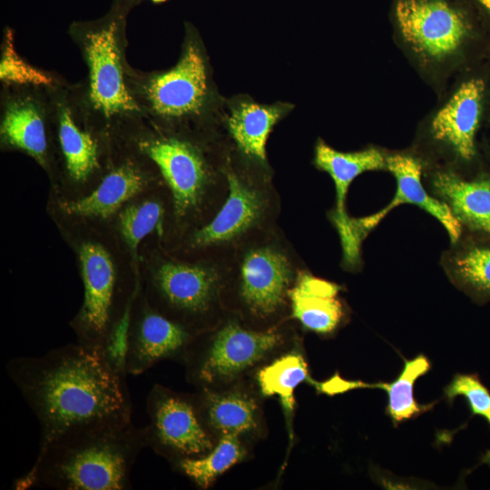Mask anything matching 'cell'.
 <instances>
[{
	"label": "cell",
	"instance_id": "obj_23",
	"mask_svg": "<svg viewBox=\"0 0 490 490\" xmlns=\"http://www.w3.org/2000/svg\"><path fill=\"white\" fill-rule=\"evenodd\" d=\"M253 381L264 398H279L289 437L284 466L295 443L294 418L297 402L295 391L302 383L311 386L314 378L310 375L303 342L277 356L260 367L253 375Z\"/></svg>",
	"mask_w": 490,
	"mask_h": 490
},
{
	"label": "cell",
	"instance_id": "obj_9",
	"mask_svg": "<svg viewBox=\"0 0 490 490\" xmlns=\"http://www.w3.org/2000/svg\"><path fill=\"white\" fill-rule=\"evenodd\" d=\"M298 327L289 319L258 329L226 312L189 346L181 362L186 379L196 388H213L252 378L264 364L303 342Z\"/></svg>",
	"mask_w": 490,
	"mask_h": 490
},
{
	"label": "cell",
	"instance_id": "obj_18",
	"mask_svg": "<svg viewBox=\"0 0 490 490\" xmlns=\"http://www.w3.org/2000/svg\"><path fill=\"white\" fill-rule=\"evenodd\" d=\"M196 336L156 310L145 298L137 309L132 305L125 352L126 373L141 375L164 359L181 364Z\"/></svg>",
	"mask_w": 490,
	"mask_h": 490
},
{
	"label": "cell",
	"instance_id": "obj_25",
	"mask_svg": "<svg viewBox=\"0 0 490 490\" xmlns=\"http://www.w3.org/2000/svg\"><path fill=\"white\" fill-rule=\"evenodd\" d=\"M251 446L233 436L220 437L207 454L178 461L172 467L186 476L197 488L207 490L234 466L250 456Z\"/></svg>",
	"mask_w": 490,
	"mask_h": 490
},
{
	"label": "cell",
	"instance_id": "obj_28",
	"mask_svg": "<svg viewBox=\"0 0 490 490\" xmlns=\"http://www.w3.org/2000/svg\"><path fill=\"white\" fill-rule=\"evenodd\" d=\"M0 80L1 84L44 87L66 81L61 75L35 67L23 59L15 49L14 32L9 27L5 29L1 44Z\"/></svg>",
	"mask_w": 490,
	"mask_h": 490
},
{
	"label": "cell",
	"instance_id": "obj_13",
	"mask_svg": "<svg viewBox=\"0 0 490 490\" xmlns=\"http://www.w3.org/2000/svg\"><path fill=\"white\" fill-rule=\"evenodd\" d=\"M146 410V446L171 466L201 456L216 444L199 416L193 394L155 384L148 394Z\"/></svg>",
	"mask_w": 490,
	"mask_h": 490
},
{
	"label": "cell",
	"instance_id": "obj_10",
	"mask_svg": "<svg viewBox=\"0 0 490 490\" xmlns=\"http://www.w3.org/2000/svg\"><path fill=\"white\" fill-rule=\"evenodd\" d=\"M460 72L419 122L411 147L424 166L455 170L472 162L486 99L484 77Z\"/></svg>",
	"mask_w": 490,
	"mask_h": 490
},
{
	"label": "cell",
	"instance_id": "obj_6",
	"mask_svg": "<svg viewBox=\"0 0 490 490\" xmlns=\"http://www.w3.org/2000/svg\"><path fill=\"white\" fill-rule=\"evenodd\" d=\"M227 173L229 193L220 211L168 251L186 260L224 263L241 247L279 226L281 199L270 164L253 162L231 148Z\"/></svg>",
	"mask_w": 490,
	"mask_h": 490
},
{
	"label": "cell",
	"instance_id": "obj_21",
	"mask_svg": "<svg viewBox=\"0 0 490 490\" xmlns=\"http://www.w3.org/2000/svg\"><path fill=\"white\" fill-rule=\"evenodd\" d=\"M292 108V104L285 103L261 104L251 98H237L230 104L223 132L237 153L253 162L269 165L268 138Z\"/></svg>",
	"mask_w": 490,
	"mask_h": 490
},
{
	"label": "cell",
	"instance_id": "obj_4",
	"mask_svg": "<svg viewBox=\"0 0 490 490\" xmlns=\"http://www.w3.org/2000/svg\"><path fill=\"white\" fill-rule=\"evenodd\" d=\"M127 84L144 119L158 130L210 137L222 133L220 97L196 28L187 23L180 57L171 68H127Z\"/></svg>",
	"mask_w": 490,
	"mask_h": 490
},
{
	"label": "cell",
	"instance_id": "obj_12",
	"mask_svg": "<svg viewBox=\"0 0 490 490\" xmlns=\"http://www.w3.org/2000/svg\"><path fill=\"white\" fill-rule=\"evenodd\" d=\"M52 113L55 172L76 184L102 178L114 138L97 119L81 82L47 87Z\"/></svg>",
	"mask_w": 490,
	"mask_h": 490
},
{
	"label": "cell",
	"instance_id": "obj_27",
	"mask_svg": "<svg viewBox=\"0 0 490 490\" xmlns=\"http://www.w3.org/2000/svg\"><path fill=\"white\" fill-rule=\"evenodd\" d=\"M449 278L478 299L490 298V248L473 246L446 260Z\"/></svg>",
	"mask_w": 490,
	"mask_h": 490
},
{
	"label": "cell",
	"instance_id": "obj_31",
	"mask_svg": "<svg viewBox=\"0 0 490 490\" xmlns=\"http://www.w3.org/2000/svg\"><path fill=\"white\" fill-rule=\"evenodd\" d=\"M153 4H162L166 2L167 0H151Z\"/></svg>",
	"mask_w": 490,
	"mask_h": 490
},
{
	"label": "cell",
	"instance_id": "obj_14",
	"mask_svg": "<svg viewBox=\"0 0 490 490\" xmlns=\"http://www.w3.org/2000/svg\"><path fill=\"white\" fill-rule=\"evenodd\" d=\"M79 259L84 297L72 326L79 344L104 353L114 328L132 303L121 304L113 264L103 247L86 242L79 250Z\"/></svg>",
	"mask_w": 490,
	"mask_h": 490
},
{
	"label": "cell",
	"instance_id": "obj_20",
	"mask_svg": "<svg viewBox=\"0 0 490 490\" xmlns=\"http://www.w3.org/2000/svg\"><path fill=\"white\" fill-rule=\"evenodd\" d=\"M340 285L303 270L290 293L291 319L304 331L331 338L349 318Z\"/></svg>",
	"mask_w": 490,
	"mask_h": 490
},
{
	"label": "cell",
	"instance_id": "obj_11",
	"mask_svg": "<svg viewBox=\"0 0 490 490\" xmlns=\"http://www.w3.org/2000/svg\"><path fill=\"white\" fill-rule=\"evenodd\" d=\"M157 260L148 280L151 306L197 335L215 327L226 313L224 263L186 260L167 250Z\"/></svg>",
	"mask_w": 490,
	"mask_h": 490
},
{
	"label": "cell",
	"instance_id": "obj_7",
	"mask_svg": "<svg viewBox=\"0 0 490 490\" xmlns=\"http://www.w3.org/2000/svg\"><path fill=\"white\" fill-rule=\"evenodd\" d=\"M141 2L113 0L102 17L75 21L68 28L87 69L80 81L86 100L113 138L128 137L145 121L127 84V20Z\"/></svg>",
	"mask_w": 490,
	"mask_h": 490
},
{
	"label": "cell",
	"instance_id": "obj_8",
	"mask_svg": "<svg viewBox=\"0 0 490 490\" xmlns=\"http://www.w3.org/2000/svg\"><path fill=\"white\" fill-rule=\"evenodd\" d=\"M224 265L226 312L258 329L291 319L290 293L308 268L279 226L241 247Z\"/></svg>",
	"mask_w": 490,
	"mask_h": 490
},
{
	"label": "cell",
	"instance_id": "obj_30",
	"mask_svg": "<svg viewBox=\"0 0 490 490\" xmlns=\"http://www.w3.org/2000/svg\"><path fill=\"white\" fill-rule=\"evenodd\" d=\"M475 10L481 24L490 23V0H466Z\"/></svg>",
	"mask_w": 490,
	"mask_h": 490
},
{
	"label": "cell",
	"instance_id": "obj_5",
	"mask_svg": "<svg viewBox=\"0 0 490 490\" xmlns=\"http://www.w3.org/2000/svg\"><path fill=\"white\" fill-rule=\"evenodd\" d=\"M389 20L396 45L436 96L466 69L483 25L466 0H392Z\"/></svg>",
	"mask_w": 490,
	"mask_h": 490
},
{
	"label": "cell",
	"instance_id": "obj_19",
	"mask_svg": "<svg viewBox=\"0 0 490 490\" xmlns=\"http://www.w3.org/2000/svg\"><path fill=\"white\" fill-rule=\"evenodd\" d=\"M314 166L327 172L333 180L336 190V204L330 212L341 242L343 265L355 267L359 259L355 252L349 220L346 211V199L351 182L366 172L387 171L386 149L376 145L354 152H340L318 138L314 148Z\"/></svg>",
	"mask_w": 490,
	"mask_h": 490
},
{
	"label": "cell",
	"instance_id": "obj_24",
	"mask_svg": "<svg viewBox=\"0 0 490 490\" xmlns=\"http://www.w3.org/2000/svg\"><path fill=\"white\" fill-rule=\"evenodd\" d=\"M431 362L423 354L412 359H404V367L399 375L391 382L367 383L360 380H350V388H379L387 394L386 414L390 417L394 426L400 423L416 418L431 410L436 402L420 404L414 397V387L416 379L426 374Z\"/></svg>",
	"mask_w": 490,
	"mask_h": 490
},
{
	"label": "cell",
	"instance_id": "obj_16",
	"mask_svg": "<svg viewBox=\"0 0 490 490\" xmlns=\"http://www.w3.org/2000/svg\"><path fill=\"white\" fill-rule=\"evenodd\" d=\"M192 394L199 416L216 441L233 436L253 446L267 437L264 397L253 378L220 387L196 388Z\"/></svg>",
	"mask_w": 490,
	"mask_h": 490
},
{
	"label": "cell",
	"instance_id": "obj_22",
	"mask_svg": "<svg viewBox=\"0 0 490 490\" xmlns=\"http://www.w3.org/2000/svg\"><path fill=\"white\" fill-rule=\"evenodd\" d=\"M433 191L460 224L490 235V179H466L459 171L424 166Z\"/></svg>",
	"mask_w": 490,
	"mask_h": 490
},
{
	"label": "cell",
	"instance_id": "obj_2",
	"mask_svg": "<svg viewBox=\"0 0 490 490\" xmlns=\"http://www.w3.org/2000/svg\"><path fill=\"white\" fill-rule=\"evenodd\" d=\"M145 447L144 426H135L132 416L77 423L39 447L34 465L13 488L130 489L132 469Z\"/></svg>",
	"mask_w": 490,
	"mask_h": 490
},
{
	"label": "cell",
	"instance_id": "obj_17",
	"mask_svg": "<svg viewBox=\"0 0 490 490\" xmlns=\"http://www.w3.org/2000/svg\"><path fill=\"white\" fill-rule=\"evenodd\" d=\"M387 171L395 178L397 190L393 199L379 211L363 218H350L349 227L354 249L360 254L363 240L384 217L397 206L413 204L436 218L447 231L452 243L457 242L462 228L447 205L430 196L422 182L424 163L412 149H386Z\"/></svg>",
	"mask_w": 490,
	"mask_h": 490
},
{
	"label": "cell",
	"instance_id": "obj_29",
	"mask_svg": "<svg viewBox=\"0 0 490 490\" xmlns=\"http://www.w3.org/2000/svg\"><path fill=\"white\" fill-rule=\"evenodd\" d=\"M444 395L450 404L456 397H464L472 416H481L490 425V391L482 383L477 374H456L444 388ZM480 463L490 466V450L482 456Z\"/></svg>",
	"mask_w": 490,
	"mask_h": 490
},
{
	"label": "cell",
	"instance_id": "obj_1",
	"mask_svg": "<svg viewBox=\"0 0 490 490\" xmlns=\"http://www.w3.org/2000/svg\"><path fill=\"white\" fill-rule=\"evenodd\" d=\"M6 372L38 421L39 447L77 423L132 416L126 375L103 352L78 342L14 358Z\"/></svg>",
	"mask_w": 490,
	"mask_h": 490
},
{
	"label": "cell",
	"instance_id": "obj_26",
	"mask_svg": "<svg viewBox=\"0 0 490 490\" xmlns=\"http://www.w3.org/2000/svg\"><path fill=\"white\" fill-rule=\"evenodd\" d=\"M171 213L172 199L167 189L162 195L131 204L122 210L119 215L120 232L129 248L135 251L140 241L160 225L165 232Z\"/></svg>",
	"mask_w": 490,
	"mask_h": 490
},
{
	"label": "cell",
	"instance_id": "obj_3",
	"mask_svg": "<svg viewBox=\"0 0 490 490\" xmlns=\"http://www.w3.org/2000/svg\"><path fill=\"white\" fill-rule=\"evenodd\" d=\"M127 138L154 163L170 191L172 213L164 232L170 250L207 224L225 202L230 143L225 133H173L146 121Z\"/></svg>",
	"mask_w": 490,
	"mask_h": 490
},
{
	"label": "cell",
	"instance_id": "obj_15",
	"mask_svg": "<svg viewBox=\"0 0 490 490\" xmlns=\"http://www.w3.org/2000/svg\"><path fill=\"white\" fill-rule=\"evenodd\" d=\"M0 142L55 172L51 103L47 87L1 84Z\"/></svg>",
	"mask_w": 490,
	"mask_h": 490
}]
</instances>
